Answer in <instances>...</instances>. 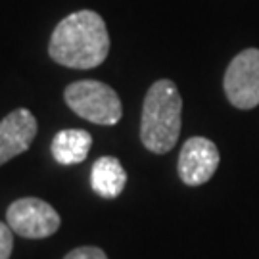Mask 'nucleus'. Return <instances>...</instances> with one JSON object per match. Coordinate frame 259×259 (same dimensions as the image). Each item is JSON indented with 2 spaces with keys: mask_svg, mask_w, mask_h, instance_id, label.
<instances>
[{
  "mask_svg": "<svg viewBox=\"0 0 259 259\" xmlns=\"http://www.w3.org/2000/svg\"><path fill=\"white\" fill-rule=\"evenodd\" d=\"M110 52V35L100 14L79 10L56 25L48 54L56 64L71 69H94Z\"/></svg>",
  "mask_w": 259,
  "mask_h": 259,
  "instance_id": "nucleus-1",
  "label": "nucleus"
},
{
  "mask_svg": "<svg viewBox=\"0 0 259 259\" xmlns=\"http://www.w3.org/2000/svg\"><path fill=\"white\" fill-rule=\"evenodd\" d=\"M183 123V98L177 84L169 79L156 81L148 89L142 119L140 140L154 154H167L175 148Z\"/></svg>",
  "mask_w": 259,
  "mask_h": 259,
  "instance_id": "nucleus-2",
  "label": "nucleus"
},
{
  "mask_svg": "<svg viewBox=\"0 0 259 259\" xmlns=\"http://www.w3.org/2000/svg\"><path fill=\"white\" fill-rule=\"evenodd\" d=\"M64 100L75 115L96 123V125H115L123 115V106L117 93L110 84L100 81H75L64 91Z\"/></svg>",
  "mask_w": 259,
  "mask_h": 259,
  "instance_id": "nucleus-3",
  "label": "nucleus"
},
{
  "mask_svg": "<svg viewBox=\"0 0 259 259\" xmlns=\"http://www.w3.org/2000/svg\"><path fill=\"white\" fill-rule=\"evenodd\" d=\"M225 94L238 110L259 106V50L248 48L232 58L225 71Z\"/></svg>",
  "mask_w": 259,
  "mask_h": 259,
  "instance_id": "nucleus-4",
  "label": "nucleus"
},
{
  "mask_svg": "<svg viewBox=\"0 0 259 259\" xmlns=\"http://www.w3.org/2000/svg\"><path fill=\"white\" fill-rule=\"evenodd\" d=\"M6 223L12 231L31 240H40L52 236L62 219L52 205L38 198H19L8 207Z\"/></svg>",
  "mask_w": 259,
  "mask_h": 259,
  "instance_id": "nucleus-5",
  "label": "nucleus"
},
{
  "mask_svg": "<svg viewBox=\"0 0 259 259\" xmlns=\"http://www.w3.org/2000/svg\"><path fill=\"white\" fill-rule=\"evenodd\" d=\"M219 167V150L209 139L192 137L183 144L179 156V177L188 186L207 183Z\"/></svg>",
  "mask_w": 259,
  "mask_h": 259,
  "instance_id": "nucleus-6",
  "label": "nucleus"
},
{
  "mask_svg": "<svg viewBox=\"0 0 259 259\" xmlns=\"http://www.w3.org/2000/svg\"><path fill=\"white\" fill-rule=\"evenodd\" d=\"M37 119L25 108L10 111L0 121V165L27 152L31 142L37 137Z\"/></svg>",
  "mask_w": 259,
  "mask_h": 259,
  "instance_id": "nucleus-7",
  "label": "nucleus"
},
{
  "mask_svg": "<svg viewBox=\"0 0 259 259\" xmlns=\"http://www.w3.org/2000/svg\"><path fill=\"white\" fill-rule=\"evenodd\" d=\"M93 137L84 129H64L56 133L50 144V152L58 163L62 165H77L83 163L91 154Z\"/></svg>",
  "mask_w": 259,
  "mask_h": 259,
  "instance_id": "nucleus-8",
  "label": "nucleus"
},
{
  "mask_svg": "<svg viewBox=\"0 0 259 259\" xmlns=\"http://www.w3.org/2000/svg\"><path fill=\"white\" fill-rule=\"evenodd\" d=\"M127 185V171L113 156L98 157L91 169V186L96 194L106 200H113L123 192Z\"/></svg>",
  "mask_w": 259,
  "mask_h": 259,
  "instance_id": "nucleus-9",
  "label": "nucleus"
},
{
  "mask_svg": "<svg viewBox=\"0 0 259 259\" xmlns=\"http://www.w3.org/2000/svg\"><path fill=\"white\" fill-rule=\"evenodd\" d=\"M64 259H110V257L106 255V251L96 248V246H83V248L71 250Z\"/></svg>",
  "mask_w": 259,
  "mask_h": 259,
  "instance_id": "nucleus-10",
  "label": "nucleus"
},
{
  "mask_svg": "<svg viewBox=\"0 0 259 259\" xmlns=\"http://www.w3.org/2000/svg\"><path fill=\"white\" fill-rule=\"evenodd\" d=\"M8 223H0V259H10L14 250V234Z\"/></svg>",
  "mask_w": 259,
  "mask_h": 259,
  "instance_id": "nucleus-11",
  "label": "nucleus"
}]
</instances>
